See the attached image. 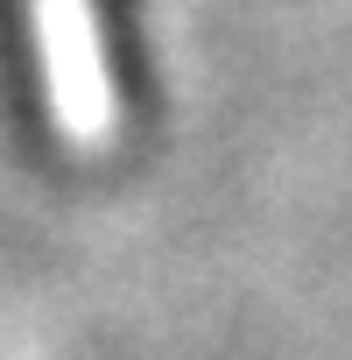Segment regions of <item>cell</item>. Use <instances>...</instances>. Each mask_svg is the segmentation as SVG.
<instances>
[{"instance_id": "1", "label": "cell", "mask_w": 352, "mask_h": 360, "mask_svg": "<svg viewBox=\"0 0 352 360\" xmlns=\"http://www.w3.org/2000/svg\"><path fill=\"white\" fill-rule=\"evenodd\" d=\"M36 57L50 85V113L71 141H106L113 134V78L99 57V22L92 0H36Z\"/></svg>"}]
</instances>
